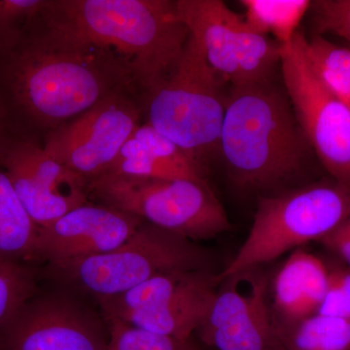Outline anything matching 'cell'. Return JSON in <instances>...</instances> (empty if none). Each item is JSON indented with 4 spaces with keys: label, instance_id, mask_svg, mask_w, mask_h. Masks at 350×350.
<instances>
[{
    "label": "cell",
    "instance_id": "cell-20",
    "mask_svg": "<svg viewBox=\"0 0 350 350\" xmlns=\"http://www.w3.org/2000/svg\"><path fill=\"white\" fill-rule=\"evenodd\" d=\"M304 53L320 82L350 107V48L315 34L312 39H304Z\"/></svg>",
    "mask_w": 350,
    "mask_h": 350
},
{
    "label": "cell",
    "instance_id": "cell-2",
    "mask_svg": "<svg viewBox=\"0 0 350 350\" xmlns=\"http://www.w3.org/2000/svg\"><path fill=\"white\" fill-rule=\"evenodd\" d=\"M219 153L239 189L265 197L301 186L313 151L286 92L271 80L232 86Z\"/></svg>",
    "mask_w": 350,
    "mask_h": 350
},
{
    "label": "cell",
    "instance_id": "cell-22",
    "mask_svg": "<svg viewBox=\"0 0 350 350\" xmlns=\"http://www.w3.org/2000/svg\"><path fill=\"white\" fill-rule=\"evenodd\" d=\"M36 278L25 265L0 259V332L36 296Z\"/></svg>",
    "mask_w": 350,
    "mask_h": 350
},
{
    "label": "cell",
    "instance_id": "cell-19",
    "mask_svg": "<svg viewBox=\"0 0 350 350\" xmlns=\"http://www.w3.org/2000/svg\"><path fill=\"white\" fill-rule=\"evenodd\" d=\"M244 21L251 29L269 36L282 47L292 43L301 21L310 11V0H241Z\"/></svg>",
    "mask_w": 350,
    "mask_h": 350
},
{
    "label": "cell",
    "instance_id": "cell-7",
    "mask_svg": "<svg viewBox=\"0 0 350 350\" xmlns=\"http://www.w3.org/2000/svg\"><path fill=\"white\" fill-rule=\"evenodd\" d=\"M195 241L144 222L125 243L105 254L51 268L53 275L96 300L118 296L177 271L211 269Z\"/></svg>",
    "mask_w": 350,
    "mask_h": 350
},
{
    "label": "cell",
    "instance_id": "cell-12",
    "mask_svg": "<svg viewBox=\"0 0 350 350\" xmlns=\"http://www.w3.org/2000/svg\"><path fill=\"white\" fill-rule=\"evenodd\" d=\"M222 282L198 330L200 340L217 350H285L269 306L266 276L253 268Z\"/></svg>",
    "mask_w": 350,
    "mask_h": 350
},
{
    "label": "cell",
    "instance_id": "cell-26",
    "mask_svg": "<svg viewBox=\"0 0 350 350\" xmlns=\"http://www.w3.org/2000/svg\"><path fill=\"white\" fill-rule=\"evenodd\" d=\"M328 269V286L317 314L350 320V269Z\"/></svg>",
    "mask_w": 350,
    "mask_h": 350
},
{
    "label": "cell",
    "instance_id": "cell-28",
    "mask_svg": "<svg viewBox=\"0 0 350 350\" xmlns=\"http://www.w3.org/2000/svg\"><path fill=\"white\" fill-rule=\"evenodd\" d=\"M14 119L5 98L0 91V152L18 135H13Z\"/></svg>",
    "mask_w": 350,
    "mask_h": 350
},
{
    "label": "cell",
    "instance_id": "cell-10",
    "mask_svg": "<svg viewBox=\"0 0 350 350\" xmlns=\"http://www.w3.org/2000/svg\"><path fill=\"white\" fill-rule=\"evenodd\" d=\"M299 31L282 47L280 68L285 92L313 153L334 180L350 186V107L315 76Z\"/></svg>",
    "mask_w": 350,
    "mask_h": 350
},
{
    "label": "cell",
    "instance_id": "cell-5",
    "mask_svg": "<svg viewBox=\"0 0 350 350\" xmlns=\"http://www.w3.org/2000/svg\"><path fill=\"white\" fill-rule=\"evenodd\" d=\"M225 84L190 36L172 72L147 91L146 123L202 165L219 153Z\"/></svg>",
    "mask_w": 350,
    "mask_h": 350
},
{
    "label": "cell",
    "instance_id": "cell-8",
    "mask_svg": "<svg viewBox=\"0 0 350 350\" xmlns=\"http://www.w3.org/2000/svg\"><path fill=\"white\" fill-rule=\"evenodd\" d=\"M179 20L211 68L231 86L271 81L282 46L253 31L221 0H177Z\"/></svg>",
    "mask_w": 350,
    "mask_h": 350
},
{
    "label": "cell",
    "instance_id": "cell-25",
    "mask_svg": "<svg viewBox=\"0 0 350 350\" xmlns=\"http://www.w3.org/2000/svg\"><path fill=\"white\" fill-rule=\"evenodd\" d=\"M317 34H335L350 44V0H317L310 11Z\"/></svg>",
    "mask_w": 350,
    "mask_h": 350
},
{
    "label": "cell",
    "instance_id": "cell-15",
    "mask_svg": "<svg viewBox=\"0 0 350 350\" xmlns=\"http://www.w3.org/2000/svg\"><path fill=\"white\" fill-rule=\"evenodd\" d=\"M144 222L119 209L88 202L38 230L36 260L54 268L105 254L125 243Z\"/></svg>",
    "mask_w": 350,
    "mask_h": 350
},
{
    "label": "cell",
    "instance_id": "cell-4",
    "mask_svg": "<svg viewBox=\"0 0 350 350\" xmlns=\"http://www.w3.org/2000/svg\"><path fill=\"white\" fill-rule=\"evenodd\" d=\"M350 216V186L336 180L306 184L259 197L250 234L221 282L319 241Z\"/></svg>",
    "mask_w": 350,
    "mask_h": 350
},
{
    "label": "cell",
    "instance_id": "cell-14",
    "mask_svg": "<svg viewBox=\"0 0 350 350\" xmlns=\"http://www.w3.org/2000/svg\"><path fill=\"white\" fill-rule=\"evenodd\" d=\"M0 167L38 230L89 199L86 179L27 138L16 137L7 144L0 152Z\"/></svg>",
    "mask_w": 350,
    "mask_h": 350
},
{
    "label": "cell",
    "instance_id": "cell-24",
    "mask_svg": "<svg viewBox=\"0 0 350 350\" xmlns=\"http://www.w3.org/2000/svg\"><path fill=\"white\" fill-rule=\"evenodd\" d=\"M48 4V0H0V53L36 27Z\"/></svg>",
    "mask_w": 350,
    "mask_h": 350
},
{
    "label": "cell",
    "instance_id": "cell-1",
    "mask_svg": "<svg viewBox=\"0 0 350 350\" xmlns=\"http://www.w3.org/2000/svg\"><path fill=\"white\" fill-rule=\"evenodd\" d=\"M135 82L114 55L44 22L0 53V91L14 121L57 126Z\"/></svg>",
    "mask_w": 350,
    "mask_h": 350
},
{
    "label": "cell",
    "instance_id": "cell-23",
    "mask_svg": "<svg viewBox=\"0 0 350 350\" xmlns=\"http://www.w3.org/2000/svg\"><path fill=\"white\" fill-rule=\"evenodd\" d=\"M103 317L109 331L107 350H198L190 340L152 333L114 317Z\"/></svg>",
    "mask_w": 350,
    "mask_h": 350
},
{
    "label": "cell",
    "instance_id": "cell-11",
    "mask_svg": "<svg viewBox=\"0 0 350 350\" xmlns=\"http://www.w3.org/2000/svg\"><path fill=\"white\" fill-rule=\"evenodd\" d=\"M139 125L137 107L116 94L51 131L43 148L89 182L107 174Z\"/></svg>",
    "mask_w": 350,
    "mask_h": 350
},
{
    "label": "cell",
    "instance_id": "cell-18",
    "mask_svg": "<svg viewBox=\"0 0 350 350\" xmlns=\"http://www.w3.org/2000/svg\"><path fill=\"white\" fill-rule=\"evenodd\" d=\"M38 228L0 167V259L25 265L36 260Z\"/></svg>",
    "mask_w": 350,
    "mask_h": 350
},
{
    "label": "cell",
    "instance_id": "cell-9",
    "mask_svg": "<svg viewBox=\"0 0 350 350\" xmlns=\"http://www.w3.org/2000/svg\"><path fill=\"white\" fill-rule=\"evenodd\" d=\"M221 282L211 269L172 271L98 301L103 317L187 340L206 320Z\"/></svg>",
    "mask_w": 350,
    "mask_h": 350
},
{
    "label": "cell",
    "instance_id": "cell-16",
    "mask_svg": "<svg viewBox=\"0 0 350 350\" xmlns=\"http://www.w3.org/2000/svg\"><path fill=\"white\" fill-rule=\"evenodd\" d=\"M107 174L206 180L204 165L148 123L131 133Z\"/></svg>",
    "mask_w": 350,
    "mask_h": 350
},
{
    "label": "cell",
    "instance_id": "cell-3",
    "mask_svg": "<svg viewBox=\"0 0 350 350\" xmlns=\"http://www.w3.org/2000/svg\"><path fill=\"white\" fill-rule=\"evenodd\" d=\"M42 19L111 53L146 91L172 72L190 38L169 0H51Z\"/></svg>",
    "mask_w": 350,
    "mask_h": 350
},
{
    "label": "cell",
    "instance_id": "cell-6",
    "mask_svg": "<svg viewBox=\"0 0 350 350\" xmlns=\"http://www.w3.org/2000/svg\"><path fill=\"white\" fill-rule=\"evenodd\" d=\"M88 188L90 197L100 204L192 241L211 239L232 229L206 180L105 174L90 180Z\"/></svg>",
    "mask_w": 350,
    "mask_h": 350
},
{
    "label": "cell",
    "instance_id": "cell-13",
    "mask_svg": "<svg viewBox=\"0 0 350 350\" xmlns=\"http://www.w3.org/2000/svg\"><path fill=\"white\" fill-rule=\"evenodd\" d=\"M105 317L62 293L32 297L0 332V350H107Z\"/></svg>",
    "mask_w": 350,
    "mask_h": 350
},
{
    "label": "cell",
    "instance_id": "cell-21",
    "mask_svg": "<svg viewBox=\"0 0 350 350\" xmlns=\"http://www.w3.org/2000/svg\"><path fill=\"white\" fill-rule=\"evenodd\" d=\"M285 350H350V320L315 314L280 331Z\"/></svg>",
    "mask_w": 350,
    "mask_h": 350
},
{
    "label": "cell",
    "instance_id": "cell-17",
    "mask_svg": "<svg viewBox=\"0 0 350 350\" xmlns=\"http://www.w3.org/2000/svg\"><path fill=\"white\" fill-rule=\"evenodd\" d=\"M328 267L319 257L296 250L273 282V317L278 331L319 312L328 286Z\"/></svg>",
    "mask_w": 350,
    "mask_h": 350
},
{
    "label": "cell",
    "instance_id": "cell-27",
    "mask_svg": "<svg viewBox=\"0 0 350 350\" xmlns=\"http://www.w3.org/2000/svg\"><path fill=\"white\" fill-rule=\"evenodd\" d=\"M319 241L342 258L350 269V216Z\"/></svg>",
    "mask_w": 350,
    "mask_h": 350
}]
</instances>
